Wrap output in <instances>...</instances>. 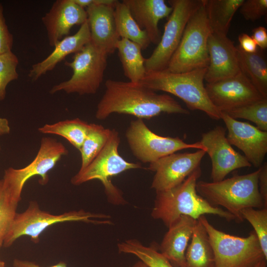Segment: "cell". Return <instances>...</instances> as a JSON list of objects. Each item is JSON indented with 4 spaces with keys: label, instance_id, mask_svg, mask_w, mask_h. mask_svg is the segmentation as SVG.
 Instances as JSON below:
<instances>
[{
    "label": "cell",
    "instance_id": "obj_1",
    "mask_svg": "<svg viewBox=\"0 0 267 267\" xmlns=\"http://www.w3.org/2000/svg\"><path fill=\"white\" fill-rule=\"evenodd\" d=\"M95 117L105 120L113 113L149 119L162 113L188 115L189 111L168 94H159L140 83L107 80Z\"/></svg>",
    "mask_w": 267,
    "mask_h": 267
},
{
    "label": "cell",
    "instance_id": "obj_2",
    "mask_svg": "<svg viewBox=\"0 0 267 267\" xmlns=\"http://www.w3.org/2000/svg\"><path fill=\"white\" fill-rule=\"evenodd\" d=\"M201 174L199 167L179 185L156 192L151 212L152 218L162 221L168 228L182 215L198 220L202 216L211 214L228 222L235 221L232 214L221 207L212 205L198 194L196 184Z\"/></svg>",
    "mask_w": 267,
    "mask_h": 267
},
{
    "label": "cell",
    "instance_id": "obj_3",
    "mask_svg": "<svg viewBox=\"0 0 267 267\" xmlns=\"http://www.w3.org/2000/svg\"><path fill=\"white\" fill-rule=\"evenodd\" d=\"M261 169L246 175H235L217 182L198 181L196 190L199 195L212 205L221 206L235 218L244 221L241 211L249 208H265L259 189Z\"/></svg>",
    "mask_w": 267,
    "mask_h": 267
},
{
    "label": "cell",
    "instance_id": "obj_4",
    "mask_svg": "<svg viewBox=\"0 0 267 267\" xmlns=\"http://www.w3.org/2000/svg\"><path fill=\"white\" fill-rule=\"evenodd\" d=\"M207 68L175 73L166 71L147 73L139 82L154 91H162L181 99L188 109L204 112L214 120L221 112L210 101L204 84Z\"/></svg>",
    "mask_w": 267,
    "mask_h": 267
},
{
    "label": "cell",
    "instance_id": "obj_5",
    "mask_svg": "<svg viewBox=\"0 0 267 267\" xmlns=\"http://www.w3.org/2000/svg\"><path fill=\"white\" fill-rule=\"evenodd\" d=\"M110 216L103 214L92 213L83 210L72 211L54 215L42 210L38 203L31 201L27 209L16 213L5 237L3 246L8 247L19 237H30L34 243L40 240V234L49 226L67 222H83L95 224H110Z\"/></svg>",
    "mask_w": 267,
    "mask_h": 267
},
{
    "label": "cell",
    "instance_id": "obj_6",
    "mask_svg": "<svg viewBox=\"0 0 267 267\" xmlns=\"http://www.w3.org/2000/svg\"><path fill=\"white\" fill-rule=\"evenodd\" d=\"M211 32L203 0L188 20L179 45L165 70L179 73L207 68L208 41Z\"/></svg>",
    "mask_w": 267,
    "mask_h": 267
},
{
    "label": "cell",
    "instance_id": "obj_7",
    "mask_svg": "<svg viewBox=\"0 0 267 267\" xmlns=\"http://www.w3.org/2000/svg\"><path fill=\"white\" fill-rule=\"evenodd\" d=\"M198 220L208 235L216 267H255L259 262L266 260L254 231L247 237L236 236L216 228L205 215Z\"/></svg>",
    "mask_w": 267,
    "mask_h": 267
},
{
    "label": "cell",
    "instance_id": "obj_8",
    "mask_svg": "<svg viewBox=\"0 0 267 267\" xmlns=\"http://www.w3.org/2000/svg\"><path fill=\"white\" fill-rule=\"evenodd\" d=\"M120 142L118 132L111 130L109 138L103 148L86 168L79 170L72 177L71 183L79 185L93 179L99 180L110 202L117 204L124 202L121 191L112 183L111 178L126 171L142 167L139 163L127 161L119 154Z\"/></svg>",
    "mask_w": 267,
    "mask_h": 267
},
{
    "label": "cell",
    "instance_id": "obj_9",
    "mask_svg": "<svg viewBox=\"0 0 267 267\" xmlns=\"http://www.w3.org/2000/svg\"><path fill=\"white\" fill-rule=\"evenodd\" d=\"M108 55L89 42L74 53L71 62H64L73 71L71 78L53 86L50 93L64 91L80 95L95 94L103 81Z\"/></svg>",
    "mask_w": 267,
    "mask_h": 267
},
{
    "label": "cell",
    "instance_id": "obj_10",
    "mask_svg": "<svg viewBox=\"0 0 267 267\" xmlns=\"http://www.w3.org/2000/svg\"><path fill=\"white\" fill-rule=\"evenodd\" d=\"M65 146L56 139L44 137L35 159L21 169L8 168L4 171L3 184L11 200L18 205L24 184L31 178L39 176L42 185L48 181V173L56 165L62 156L68 154Z\"/></svg>",
    "mask_w": 267,
    "mask_h": 267
},
{
    "label": "cell",
    "instance_id": "obj_11",
    "mask_svg": "<svg viewBox=\"0 0 267 267\" xmlns=\"http://www.w3.org/2000/svg\"><path fill=\"white\" fill-rule=\"evenodd\" d=\"M172 11L163 33L151 55L145 60L146 73L165 70L181 39L186 25L203 0H168Z\"/></svg>",
    "mask_w": 267,
    "mask_h": 267
},
{
    "label": "cell",
    "instance_id": "obj_12",
    "mask_svg": "<svg viewBox=\"0 0 267 267\" xmlns=\"http://www.w3.org/2000/svg\"><path fill=\"white\" fill-rule=\"evenodd\" d=\"M126 137L133 155L144 163L150 164L183 149L195 148L205 151L200 141L188 143L178 137L157 134L141 119L131 121L126 131Z\"/></svg>",
    "mask_w": 267,
    "mask_h": 267
},
{
    "label": "cell",
    "instance_id": "obj_13",
    "mask_svg": "<svg viewBox=\"0 0 267 267\" xmlns=\"http://www.w3.org/2000/svg\"><path fill=\"white\" fill-rule=\"evenodd\" d=\"M226 129L217 126L202 134L200 143L212 162L213 182L223 180L235 170L252 166L245 157L236 151L225 136Z\"/></svg>",
    "mask_w": 267,
    "mask_h": 267
},
{
    "label": "cell",
    "instance_id": "obj_14",
    "mask_svg": "<svg viewBox=\"0 0 267 267\" xmlns=\"http://www.w3.org/2000/svg\"><path fill=\"white\" fill-rule=\"evenodd\" d=\"M205 151L174 153L149 164L148 169L155 172L151 187L156 192L171 189L182 183L200 167Z\"/></svg>",
    "mask_w": 267,
    "mask_h": 267
},
{
    "label": "cell",
    "instance_id": "obj_15",
    "mask_svg": "<svg viewBox=\"0 0 267 267\" xmlns=\"http://www.w3.org/2000/svg\"><path fill=\"white\" fill-rule=\"evenodd\" d=\"M205 89L212 103L221 112H226L264 97L240 71L231 78L207 83Z\"/></svg>",
    "mask_w": 267,
    "mask_h": 267
},
{
    "label": "cell",
    "instance_id": "obj_16",
    "mask_svg": "<svg viewBox=\"0 0 267 267\" xmlns=\"http://www.w3.org/2000/svg\"><path fill=\"white\" fill-rule=\"evenodd\" d=\"M221 119L227 130L226 138L229 143L241 150L252 166L260 168L267 153V132L238 121L223 112Z\"/></svg>",
    "mask_w": 267,
    "mask_h": 267
},
{
    "label": "cell",
    "instance_id": "obj_17",
    "mask_svg": "<svg viewBox=\"0 0 267 267\" xmlns=\"http://www.w3.org/2000/svg\"><path fill=\"white\" fill-rule=\"evenodd\" d=\"M208 50L209 64L205 76L207 83L231 78L240 71L237 46L227 35L211 32Z\"/></svg>",
    "mask_w": 267,
    "mask_h": 267
},
{
    "label": "cell",
    "instance_id": "obj_18",
    "mask_svg": "<svg viewBox=\"0 0 267 267\" xmlns=\"http://www.w3.org/2000/svg\"><path fill=\"white\" fill-rule=\"evenodd\" d=\"M42 20L47 32L49 44L54 47L58 42L68 36L74 26L81 25L86 22L87 13L85 8L73 0H57Z\"/></svg>",
    "mask_w": 267,
    "mask_h": 267
},
{
    "label": "cell",
    "instance_id": "obj_19",
    "mask_svg": "<svg viewBox=\"0 0 267 267\" xmlns=\"http://www.w3.org/2000/svg\"><path fill=\"white\" fill-rule=\"evenodd\" d=\"M114 6L94 4L86 9L90 42L107 55L115 51L120 39L115 24Z\"/></svg>",
    "mask_w": 267,
    "mask_h": 267
},
{
    "label": "cell",
    "instance_id": "obj_20",
    "mask_svg": "<svg viewBox=\"0 0 267 267\" xmlns=\"http://www.w3.org/2000/svg\"><path fill=\"white\" fill-rule=\"evenodd\" d=\"M133 17L147 34L151 43L157 44L161 34L158 27L159 21L168 18L172 7L164 0H123Z\"/></svg>",
    "mask_w": 267,
    "mask_h": 267
},
{
    "label": "cell",
    "instance_id": "obj_21",
    "mask_svg": "<svg viewBox=\"0 0 267 267\" xmlns=\"http://www.w3.org/2000/svg\"><path fill=\"white\" fill-rule=\"evenodd\" d=\"M197 220L182 215L168 227L159 247V252L174 267H181L185 254Z\"/></svg>",
    "mask_w": 267,
    "mask_h": 267
},
{
    "label": "cell",
    "instance_id": "obj_22",
    "mask_svg": "<svg viewBox=\"0 0 267 267\" xmlns=\"http://www.w3.org/2000/svg\"><path fill=\"white\" fill-rule=\"evenodd\" d=\"M90 41V34L87 20L75 34L66 36L58 42L48 56L33 65L28 73L29 77L32 81L37 80L47 72L53 70L67 56L78 52Z\"/></svg>",
    "mask_w": 267,
    "mask_h": 267
},
{
    "label": "cell",
    "instance_id": "obj_23",
    "mask_svg": "<svg viewBox=\"0 0 267 267\" xmlns=\"http://www.w3.org/2000/svg\"><path fill=\"white\" fill-rule=\"evenodd\" d=\"M181 267H216L214 254L207 233L197 220Z\"/></svg>",
    "mask_w": 267,
    "mask_h": 267
},
{
    "label": "cell",
    "instance_id": "obj_24",
    "mask_svg": "<svg viewBox=\"0 0 267 267\" xmlns=\"http://www.w3.org/2000/svg\"><path fill=\"white\" fill-rule=\"evenodd\" d=\"M115 47L125 76L131 82L139 83L147 73L141 46L129 40L120 38Z\"/></svg>",
    "mask_w": 267,
    "mask_h": 267
},
{
    "label": "cell",
    "instance_id": "obj_25",
    "mask_svg": "<svg viewBox=\"0 0 267 267\" xmlns=\"http://www.w3.org/2000/svg\"><path fill=\"white\" fill-rule=\"evenodd\" d=\"M237 46L240 71L265 98H267V64L262 50L247 53Z\"/></svg>",
    "mask_w": 267,
    "mask_h": 267
},
{
    "label": "cell",
    "instance_id": "obj_26",
    "mask_svg": "<svg viewBox=\"0 0 267 267\" xmlns=\"http://www.w3.org/2000/svg\"><path fill=\"white\" fill-rule=\"evenodd\" d=\"M244 0H204L212 32L227 35L231 21Z\"/></svg>",
    "mask_w": 267,
    "mask_h": 267
},
{
    "label": "cell",
    "instance_id": "obj_27",
    "mask_svg": "<svg viewBox=\"0 0 267 267\" xmlns=\"http://www.w3.org/2000/svg\"><path fill=\"white\" fill-rule=\"evenodd\" d=\"M114 17L117 33L125 38L138 44L142 50L151 43L146 33L141 29L123 1L117 0L114 6Z\"/></svg>",
    "mask_w": 267,
    "mask_h": 267
},
{
    "label": "cell",
    "instance_id": "obj_28",
    "mask_svg": "<svg viewBox=\"0 0 267 267\" xmlns=\"http://www.w3.org/2000/svg\"><path fill=\"white\" fill-rule=\"evenodd\" d=\"M89 127L90 124L79 118H75L58 122L53 124H45L39 128L38 131L42 134L61 136L80 150Z\"/></svg>",
    "mask_w": 267,
    "mask_h": 267
},
{
    "label": "cell",
    "instance_id": "obj_29",
    "mask_svg": "<svg viewBox=\"0 0 267 267\" xmlns=\"http://www.w3.org/2000/svg\"><path fill=\"white\" fill-rule=\"evenodd\" d=\"M111 131L100 125L90 124L88 134L79 150L82 161L80 171L86 168L102 150L109 138Z\"/></svg>",
    "mask_w": 267,
    "mask_h": 267
},
{
    "label": "cell",
    "instance_id": "obj_30",
    "mask_svg": "<svg viewBox=\"0 0 267 267\" xmlns=\"http://www.w3.org/2000/svg\"><path fill=\"white\" fill-rule=\"evenodd\" d=\"M120 253L134 255L149 267H174L157 249L143 245L136 239H129L117 245Z\"/></svg>",
    "mask_w": 267,
    "mask_h": 267
},
{
    "label": "cell",
    "instance_id": "obj_31",
    "mask_svg": "<svg viewBox=\"0 0 267 267\" xmlns=\"http://www.w3.org/2000/svg\"><path fill=\"white\" fill-rule=\"evenodd\" d=\"M224 113L235 119H243L250 121L254 123L260 130L267 132V98H263Z\"/></svg>",
    "mask_w": 267,
    "mask_h": 267
},
{
    "label": "cell",
    "instance_id": "obj_32",
    "mask_svg": "<svg viewBox=\"0 0 267 267\" xmlns=\"http://www.w3.org/2000/svg\"><path fill=\"white\" fill-rule=\"evenodd\" d=\"M241 215L243 220H247L254 228L267 260V208H246L241 211Z\"/></svg>",
    "mask_w": 267,
    "mask_h": 267
},
{
    "label": "cell",
    "instance_id": "obj_33",
    "mask_svg": "<svg viewBox=\"0 0 267 267\" xmlns=\"http://www.w3.org/2000/svg\"><path fill=\"white\" fill-rule=\"evenodd\" d=\"M18 205L6 192L3 179L0 180V248L3 246L8 230L16 214Z\"/></svg>",
    "mask_w": 267,
    "mask_h": 267
},
{
    "label": "cell",
    "instance_id": "obj_34",
    "mask_svg": "<svg viewBox=\"0 0 267 267\" xmlns=\"http://www.w3.org/2000/svg\"><path fill=\"white\" fill-rule=\"evenodd\" d=\"M18 57L11 51L0 54V101L5 97L7 85L18 78Z\"/></svg>",
    "mask_w": 267,
    "mask_h": 267
},
{
    "label": "cell",
    "instance_id": "obj_35",
    "mask_svg": "<svg viewBox=\"0 0 267 267\" xmlns=\"http://www.w3.org/2000/svg\"><path fill=\"white\" fill-rule=\"evenodd\" d=\"M239 11L246 20L254 21L267 13V0H244Z\"/></svg>",
    "mask_w": 267,
    "mask_h": 267
},
{
    "label": "cell",
    "instance_id": "obj_36",
    "mask_svg": "<svg viewBox=\"0 0 267 267\" xmlns=\"http://www.w3.org/2000/svg\"><path fill=\"white\" fill-rule=\"evenodd\" d=\"M13 43V37L8 29L0 3V54L11 51Z\"/></svg>",
    "mask_w": 267,
    "mask_h": 267
},
{
    "label": "cell",
    "instance_id": "obj_37",
    "mask_svg": "<svg viewBox=\"0 0 267 267\" xmlns=\"http://www.w3.org/2000/svg\"><path fill=\"white\" fill-rule=\"evenodd\" d=\"M261 171L259 177V189L263 200L264 207L267 208V164H263L260 167Z\"/></svg>",
    "mask_w": 267,
    "mask_h": 267
},
{
    "label": "cell",
    "instance_id": "obj_38",
    "mask_svg": "<svg viewBox=\"0 0 267 267\" xmlns=\"http://www.w3.org/2000/svg\"><path fill=\"white\" fill-rule=\"evenodd\" d=\"M239 44L238 45L243 51L247 53L255 52L258 47L251 36L246 33H241L238 36Z\"/></svg>",
    "mask_w": 267,
    "mask_h": 267
},
{
    "label": "cell",
    "instance_id": "obj_39",
    "mask_svg": "<svg viewBox=\"0 0 267 267\" xmlns=\"http://www.w3.org/2000/svg\"><path fill=\"white\" fill-rule=\"evenodd\" d=\"M259 48L261 50L267 47V30L263 26H259L252 30L251 36Z\"/></svg>",
    "mask_w": 267,
    "mask_h": 267
},
{
    "label": "cell",
    "instance_id": "obj_40",
    "mask_svg": "<svg viewBox=\"0 0 267 267\" xmlns=\"http://www.w3.org/2000/svg\"><path fill=\"white\" fill-rule=\"evenodd\" d=\"M74 1L85 8L94 4H105L114 6L117 1L116 0H73Z\"/></svg>",
    "mask_w": 267,
    "mask_h": 267
},
{
    "label": "cell",
    "instance_id": "obj_41",
    "mask_svg": "<svg viewBox=\"0 0 267 267\" xmlns=\"http://www.w3.org/2000/svg\"><path fill=\"white\" fill-rule=\"evenodd\" d=\"M13 267H43L35 263L19 259H14L13 262ZM48 267H67V265L63 262H60L58 264Z\"/></svg>",
    "mask_w": 267,
    "mask_h": 267
},
{
    "label": "cell",
    "instance_id": "obj_42",
    "mask_svg": "<svg viewBox=\"0 0 267 267\" xmlns=\"http://www.w3.org/2000/svg\"><path fill=\"white\" fill-rule=\"evenodd\" d=\"M10 132L8 121L6 118L0 117V136L8 134Z\"/></svg>",
    "mask_w": 267,
    "mask_h": 267
},
{
    "label": "cell",
    "instance_id": "obj_43",
    "mask_svg": "<svg viewBox=\"0 0 267 267\" xmlns=\"http://www.w3.org/2000/svg\"><path fill=\"white\" fill-rule=\"evenodd\" d=\"M132 267H149L142 262L139 261L135 263Z\"/></svg>",
    "mask_w": 267,
    "mask_h": 267
},
{
    "label": "cell",
    "instance_id": "obj_44",
    "mask_svg": "<svg viewBox=\"0 0 267 267\" xmlns=\"http://www.w3.org/2000/svg\"><path fill=\"white\" fill-rule=\"evenodd\" d=\"M255 267H267V261L266 260H262Z\"/></svg>",
    "mask_w": 267,
    "mask_h": 267
},
{
    "label": "cell",
    "instance_id": "obj_45",
    "mask_svg": "<svg viewBox=\"0 0 267 267\" xmlns=\"http://www.w3.org/2000/svg\"><path fill=\"white\" fill-rule=\"evenodd\" d=\"M0 267H5V263L0 259Z\"/></svg>",
    "mask_w": 267,
    "mask_h": 267
},
{
    "label": "cell",
    "instance_id": "obj_46",
    "mask_svg": "<svg viewBox=\"0 0 267 267\" xmlns=\"http://www.w3.org/2000/svg\"><path fill=\"white\" fill-rule=\"evenodd\" d=\"M0 149H1V147H0Z\"/></svg>",
    "mask_w": 267,
    "mask_h": 267
}]
</instances>
